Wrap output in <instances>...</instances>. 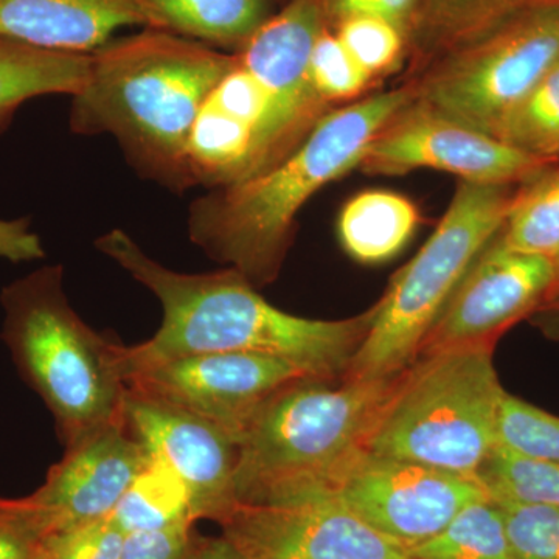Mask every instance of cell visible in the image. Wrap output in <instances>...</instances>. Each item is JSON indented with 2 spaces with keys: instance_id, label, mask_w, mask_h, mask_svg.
I'll list each match as a JSON object with an SVG mask.
<instances>
[{
  "instance_id": "1",
  "label": "cell",
  "mask_w": 559,
  "mask_h": 559,
  "mask_svg": "<svg viewBox=\"0 0 559 559\" xmlns=\"http://www.w3.org/2000/svg\"><path fill=\"white\" fill-rule=\"evenodd\" d=\"M95 246L157 297L160 329L123 349L124 373L160 360L204 353H252L288 360L310 377L336 380L369 333L374 305L355 318L318 320L271 305L245 275L226 267L204 274L168 270L127 231L112 229Z\"/></svg>"
},
{
  "instance_id": "2",
  "label": "cell",
  "mask_w": 559,
  "mask_h": 559,
  "mask_svg": "<svg viewBox=\"0 0 559 559\" xmlns=\"http://www.w3.org/2000/svg\"><path fill=\"white\" fill-rule=\"evenodd\" d=\"M237 57L162 28L110 39L91 53L70 130L110 134L139 175L171 191L194 187L187 143L198 114Z\"/></svg>"
},
{
  "instance_id": "3",
  "label": "cell",
  "mask_w": 559,
  "mask_h": 559,
  "mask_svg": "<svg viewBox=\"0 0 559 559\" xmlns=\"http://www.w3.org/2000/svg\"><path fill=\"white\" fill-rule=\"evenodd\" d=\"M412 97L411 84H404L331 109L270 170L194 201L190 240L257 288L271 285L288 255L300 210L323 187L358 168L371 139Z\"/></svg>"
},
{
  "instance_id": "4",
  "label": "cell",
  "mask_w": 559,
  "mask_h": 559,
  "mask_svg": "<svg viewBox=\"0 0 559 559\" xmlns=\"http://www.w3.org/2000/svg\"><path fill=\"white\" fill-rule=\"evenodd\" d=\"M5 342L22 380L53 415L62 447L124 423V345L70 307L64 267L43 266L0 293Z\"/></svg>"
},
{
  "instance_id": "5",
  "label": "cell",
  "mask_w": 559,
  "mask_h": 559,
  "mask_svg": "<svg viewBox=\"0 0 559 559\" xmlns=\"http://www.w3.org/2000/svg\"><path fill=\"white\" fill-rule=\"evenodd\" d=\"M406 370L377 380L301 377L275 390L238 437L234 502L326 487L367 450Z\"/></svg>"
},
{
  "instance_id": "6",
  "label": "cell",
  "mask_w": 559,
  "mask_h": 559,
  "mask_svg": "<svg viewBox=\"0 0 559 559\" xmlns=\"http://www.w3.org/2000/svg\"><path fill=\"white\" fill-rule=\"evenodd\" d=\"M496 342L419 356L382 412L367 451L477 476L499 447L507 392L492 360Z\"/></svg>"
},
{
  "instance_id": "7",
  "label": "cell",
  "mask_w": 559,
  "mask_h": 559,
  "mask_svg": "<svg viewBox=\"0 0 559 559\" xmlns=\"http://www.w3.org/2000/svg\"><path fill=\"white\" fill-rule=\"evenodd\" d=\"M521 186L460 180L439 226L374 304L369 333L344 378L377 380L409 369L474 260L499 234Z\"/></svg>"
},
{
  "instance_id": "8",
  "label": "cell",
  "mask_w": 559,
  "mask_h": 559,
  "mask_svg": "<svg viewBox=\"0 0 559 559\" xmlns=\"http://www.w3.org/2000/svg\"><path fill=\"white\" fill-rule=\"evenodd\" d=\"M559 62V2L533 7L419 66L414 100L495 138L496 128Z\"/></svg>"
},
{
  "instance_id": "9",
  "label": "cell",
  "mask_w": 559,
  "mask_h": 559,
  "mask_svg": "<svg viewBox=\"0 0 559 559\" xmlns=\"http://www.w3.org/2000/svg\"><path fill=\"white\" fill-rule=\"evenodd\" d=\"M323 28L322 0H286L235 53L260 81L270 102L241 180L285 159L330 112L331 105L316 91L310 72L312 50Z\"/></svg>"
},
{
  "instance_id": "10",
  "label": "cell",
  "mask_w": 559,
  "mask_h": 559,
  "mask_svg": "<svg viewBox=\"0 0 559 559\" xmlns=\"http://www.w3.org/2000/svg\"><path fill=\"white\" fill-rule=\"evenodd\" d=\"M326 488L359 520L407 550L443 532L469 503L488 498L477 476L359 452Z\"/></svg>"
},
{
  "instance_id": "11",
  "label": "cell",
  "mask_w": 559,
  "mask_h": 559,
  "mask_svg": "<svg viewBox=\"0 0 559 559\" xmlns=\"http://www.w3.org/2000/svg\"><path fill=\"white\" fill-rule=\"evenodd\" d=\"M249 559H415L345 509L326 487L261 502H234L216 518Z\"/></svg>"
},
{
  "instance_id": "12",
  "label": "cell",
  "mask_w": 559,
  "mask_h": 559,
  "mask_svg": "<svg viewBox=\"0 0 559 559\" xmlns=\"http://www.w3.org/2000/svg\"><path fill=\"white\" fill-rule=\"evenodd\" d=\"M559 162L538 159L502 140L466 127L412 100L371 139L358 168L369 175H406L418 168L460 180L521 186Z\"/></svg>"
},
{
  "instance_id": "13",
  "label": "cell",
  "mask_w": 559,
  "mask_h": 559,
  "mask_svg": "<svg viewBox=\"0 0 559 559\" xmlns=\"http://www.w3.org/2000/svg\"><path fill=\"white\" fill-rule=\"evenodd\" d=\"M310 377L288 360L252 353H204L160 360L128 374V389L240 437L275 390Z\"/></svg>"
},
{
  "instance_id": "14",
  "label": "cell",
  "mask_w": 559,
  "mask_h": 559,
  "mask_svg": "<svg viewBox=\"0 0 559 559\" xmlns=\"http://www.w3.org/2000/svg\"><path fill=\"white\" fill-rule=\"evenodd\" d=\"M557 278V261L509 249L496 235L430 326L419 356L498 341L510 326L533 314Z\"/></svg>"
},
{
  "instance_id": "15",
  "label": "cell",
  "mask_w": 559,
  "mask_h": 559,
  "mask_svg": "<svg viewBox=\"0 0 559 559\" xmlns=\"http://www.w3.org/2000/svg\"><path fill=\"white\" fill-rule=\"evenodd\" d=\"M124 426L182 480L198 520H212L234 503L238 439L207 419L131 392L124 403Z\"/></svg>"
},
{
  "instance_id": "16",
  "label": "cell",
  "mask_w": 559,
  "mask_h": 559,
  "mask_svg": "<svg viewBox=\"0 0 559 559\" xmlns=\"http://www.w3.org/2000/svg\"><path fill=\"white\" fill-rule=\"evenodd\" d=\"M148 459L124 423L66 448L44 484L28 496L46 535L110 516Z\"/></svg>"
},
{
  "instance_id": "17",
  "label": "cell",
  "mask_w": 559,
  "mask_h": 559,
  "mask_svg": "<svg viewBox=\"0 0 559 559\" xmlns=\"http://www.w3.org/2000/svg\"><path fill=\"white\" fill-rule=\"evenodd\" d=\"M134 25L168 31L146 0H0V36L40 49L92 53Z\"/></svg>"
},
{
  "instance_id": "18",
  "label": "cell",
  "mask_w": 559,
  "mask_h": 559,
  "mask_svg": "<svg viewBox=\"0 0 559 559\" xmlns=\"http://www.w3.org/2000/svg\"><path fill=\"white\" fill-rule=\"evenodd\" d=\"M91 53H68L0 36V134L17 109L40 95L79 94L90 76Z\"/></svg>"
},
{
  "instance_id": "19",
  "label": "cell",
  "mask_w": 559,
  "mask_h": 559,
  "mask_svg": "<svg viewBox=\"0 0 559 559\" xmlns=\"http://www.w3.org/2000/svg\"><path fill=\"white\" fill-rule=\"evenodd\" d=\"M417 205L389 190H367L345 202L337 235L345 252L362 264H380L399 255L419 224Z\"/></svg>"
},
{
  "instance_id": "20",
  "label": "cell",
  "mask_w": 559,
  "mask_h": 559,
  "mask_svg": "<svg viewBox=\"0 0 559 559\" xmlns=\"http://www.w3.org/2000/svg\"><path fill=\"white\" fill-rule=\"evenodd\" d=\"M255 143V130L205 100L191 128L187 162L194 187L223 189L240 182Z\"/></svg>"
},
{
  "instance_id": "21",
  "label": "cell",
  "mask_w": 559,
  "mask_h": 559,
  "mask_svg": "<svg viewBox=\"0 0 559 559\" xmlns=\"http://www.w3.org/2000/svg\"><path fill=\"white\" fill-rule=\"evenodd\" d=\"M559 0H421L417 28L409 40L417 66L509 20L521 11Z\"/></svg>"
},
{
  "instance_id": "22",
  "label": "cell",
  "mask_w": 559,
  "mask_h": 559,
  "mask_svg": "<svg viewBox=\"0 0 559 559\" xmlns=\"http://www.w3.org/2000/svg\"><path fill=\"white\" fill-rule=\"evenodd\" d=\"M168 31L215 49L238 50L271 16V0H146Z\"/></svg>"
},
{
  "instance_id": "23",
  "label": "cell",
  "mask_w": 559,
  "mask_h": 559,
  "mask_svg": "<svg viewBox=\"0 0 559 559\" xmlns=\"http://www.w3.org/2000/svg\"><path fill=\"white\" fill-rule=\"evenodd\" d=\"M110 520L123 535L171 527L198 521L189 489L168 466L151 457L131 481Z\"/></svg>"
},
{
  "instance_id": "24",
  "label": "cell",
  "mask_w": 559,
  "mask_h": 559,
  "mask_svg": "<svg viewBox=\"0 0 559 559\" xmlns=\"http://www.w3.org/2000/svg\"><path fill=\"white\" fill-rule=\"evenodd\" d=\"M498 238L518 252L559 260V164L522 183Z\"/></svg>"
},
{
  "instance_id": "25",
  "label": "cell",
  "mask_w": 559,
  "mask_h": 559,
  "mask_svg": "<svg viewBox=\"0 0 559 559\" xmlns=\"http://www.w3.org/2000/svg\"><path fill=\"white\" fill-rule=\"evenodd\" d=\"M415 559H521L495 500L465 507L443 532L409 550Z\"/></svg>"
},
{
  "instance_id": "26",
  "label": "cell",
  "mask_w": 559,
  "mask_h": 559,
  "mask_svg": "<svg viewBox=\"0 0 559 559\" xmlns=\"http://www.w3.org/2000/svg\"><path fill=\"white\" fill-rule=\"evenodd\" d=\"M495 138L528 156L559 162V62L503 117Z\"/></svg>"
},
{
  "instance_id": "27",
  "label": "cell",
  "mask_w": 559,
  "mask_h": 559,
  "mask_svg": "<svg viewBox=\"0 0 559 559\" xmlns=\"http://www.w3.org/2000/svg\"><path fill=\"white\" fill-rule=\"evenodd\" d=\"M477 477L491 499L559 507V463L527 457L499 444Z\"/></svg>"
},
{
  "instance_id": "28",
  "label": "cell",
  "mask_w": 559,
  "mask_h": 559,
  "mask_svg": "<svg viewBox=\"0 0 559 559\" xmlns=\"http://www.w3.org/2000/svg\"><path fill=\"white\" fill-rule=\"evenodd\" d=\"M499 444L527 457L559 463V417L506 392L500 404Z\"/></svg>"
},
{
  "instance_id": "29",
  "label": "cell",
  "mask_w": 559,
  "mask_h": 559,
  "mask_svg": "<svg viewBox=\"0 0 559 559\" xmlns=\"http://www.w3.org/2000/svg\"><path fill=\"white\" fill-rule=\"evenodd\" d=\"M333 32L373 80L399 68L409 53V40L404 32L380 17H348Z\"/></svg>"
},
{
  "instance_id": "30",
  "label": "cell",
  "mask_w": 559,
  "mask_h": 559,
  "mask_svg": "<svg viewBox=\"0 0 559 559\" xmlns=\"http://www.w3.org/2000/svg\"><path fill=\"white\" fill-rule=\"evenodd\" d=\"M521 559H559V507L492 499Z\"/></svg>"
},
{
  "instance_id": "31",
  "label": "cell",
  "mask_w": 559,
  "mask_h": 559,
  "mask_svg": "<svg viewBox=\"0 0 559 559\" xmlns=\"http://www.w3.org/2000/svg\"><path fill=\"white\" fill-rule=\"evenodd\" d=\"M310 72L316 91L330 105L359 97L373 81L329 27L316 40Z\"/></svg>"
},
{
  "instance_id": "32",
  "label": "cell",
  "mask_w": 559,
  "mask_h": 559,
  "mask_svg": "<svg viewBox=\"0 0 559 559\" xmlns=\"http://www.w3.org/2000/svg\"><path fill=\"white\" fill-rule=\"evenodd\" d=\"M124 535L110 516L47 533L40 539L43 559H120Z\"/></svg>"
},
{
  "instance_id": "33",
  "label": "cell",
  "mask_w": 559,
  "mask_h": 559,
  "mask_svg": "<svg viewBox=\"0 0 559 559\" xmlns=\"http://www.w3.org/2000/svg\"><path fill=\"white\" fill-rule=\"evenodd\" d=\"M46 535L31 498H0V559H33Z\"/></svg>"
},
{
  "instance_id": "34",
  "label": "cell",
  "mask_w": 559,
  "mask_h": 559,
  "mask_svg": "<svg viewBox=\"0 0 559 559\" xmlns=\"http://www.w3.org/2000/svg\"><path fill=\"white\" fill-rule=\"evenodd\" d=\"M209 100L229 112L230 116L250 124L255 130V138L270 105L266 91L261 86L260 81L249 70L242 68L238 58L237 64L209 95Z\"/></svg>"
},
{
  "instance_id": "35",
  "label": "cell",
  "mask_w": 559,
  "mask_h": 559,
  "mask_svg": "<svg viewBox=\"0 0 559 559\" xmlns=\"http://www.w3.org/2000/svg\"><path fill=\"white\" fill-rule=\"evenodd\" d=\"M322 5L330 31L348 17H380L395 24L407 40L417 28L421 11V0H322Z\"/></svg>"
},
{
  "instance_id": "36",
  "label": "cell",
  "mask_w": 559,
  "mask_h": 559,
  "mask_svg": "<svg viewBox=\"0 0 559 559\" xmlns=\"http://www.w3.org/2000/svg\"><path fill=\"white\" fill-rule=\"evenodd\" d=\"M193 524L182 521L167 528L124 535L120 559H189Z\"/></svg>"
},
{
  "instance_id": "37",
  "label": "cell",
  "mask_w": 559,
  "mask_h": 559,
  "mask_svg": "<svg viewBox=\"0 0 559 559\" xmlns=\"http://www.w3.org/2000/svg\"><path fill=\"white\" fill-rule=\"evenodd\" d=\"M46 257L43 242L38 235L31 230V221L0 219V259L21 263L35 261Z\"/></svg>"
},
{
  "instance_id": "38",
  "label": "cell",
  "mask_w": 559,
  "mask_h": 559,
  "mask_svg": "<svg viewBox=\"0 0 559 559\" xmlns=\"http://www.w3.org/2000/svg\"><path fill=\"white\" fill-rule=\"evenodd\" d=\"M528 319L550 340L559 341V282L555 283Z\"/></svg>"
},
{
  "instance_id": "39",
  "label": "cell",
  "mask_w": 559,
  "mask_h": 559,
  "mask_svg": "<svg viewBox=\"0 0 559 559\" xmlns=\"http://www.w3.org/2000/svg\"><path fill=\"white\" fill-rule=\"evenodd\" d=\"M189 559H249L226 538L194 539Z\"/></svg>"
},
{
  "instance_id": "40",
  "label": "cell",
  "mask_w": 559,
  "mask_h": 559,
  "mask_svg": "<svg viewBox=\"0 0 559 559\" xmlns=\"http://www.w3.org/2000/svg\"><path fill=\"white\" fill-rule=\"evenodd\" d=\"M557 266H558V278H557V282H555V283L559 282V260L557 261Z\"/></svg>"
},
{
  "instance_id": "41",
  "label": "cell",
  "mask_w": 559,
  "mask_h": 559,
  "mask_svg": "<svg viewBox=\"0 0 559 559\" xmlns=\"http://www.w3.org/2000/svg\"><path fill=\"white\" fill-rule=\"evenodd\" d=\"M33 559H43V558H40V555H36V557Z\"/></svg>"
}]
</instances>
